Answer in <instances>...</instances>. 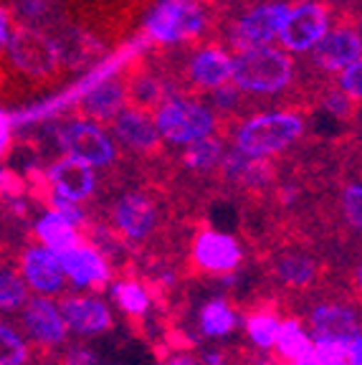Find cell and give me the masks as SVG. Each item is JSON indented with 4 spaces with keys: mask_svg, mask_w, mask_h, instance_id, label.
Listing matches in <instances>:
<instances>
[{
    "mask_svg": "<svg viewBox=\"0 0 362 365\" xmlns=\"http://www.w3.org/2000/svg\"><path fill=\"white\" fill-rule=\"evenodd\" d=\"M218 18L205 0H162L148 16L145 31L155 46L198 43L203 38L213 43Z\"/></svg>",
    "mask_w": 362,
    "mask_h": 365,
    "instance_id": "1",
    "label": "cell"
},
{
    "mask_svg": "<svg viewBox=\"0 0 362 365\" xmlns=\"http://www.w3.org/2000/svg\"><path fill=\"white\" fill-rule=\"evenodd\" d=\"M296 61L284 48L256 46L231 56V81L256 97H279L291 86Z\"/></svg>",
    "mask_w": 362,
    "mask_h": 365,
    "instance_id": "2",
    "label": "cell"
},
{
    "mask_svg": "<svg viewBox=\"0 0 362 365\" xmlns=\"http://www.w3.org/2000/svg\"><path fill=\"white\" fill-rule=\"evenodd\" d=\"M233 135H236L233 148L249 158H274L279 153H286L304 135V120L294 109L259 112L238 122Z\"/></svg>",
    "mask_w": 362,
    "mask_h": 365,
    "instance_id": "3",
    "label": "cell"
},
{
    "mask_svg": "<svg viewBox=\"0 0 362 365\" xmlns=\"http://www.w3.org/2000/svg\"><path fill=\"white\" fill-rule=\"evenodd\" d=\"M125 241L148 246L162 239V200L152 190H125L109 205V223Z\"/></svg>",
    "mask_w": 362,
    "mask_h": 365,
    "instance_id": "4",
    "label": "cell"
},
{
    "mask_svg": "<svg viewBox=\"0 0 362 365\" xmlns=\"http://www.w3.org/2000/svg\"><path fill=\"white\" fill-rule=\"evenodd\" d=\"M3 51L8 56V66L21 79H29L31 84H48V81H58L63 76L56 46H53L51 36L43 31L13 26L11 38Z\"/></svg>",
    "mask_w": 362,
    "mask_h": 365,
    "instance_id": "5",
    "label": "cell"
},
{
    "mask_svg": "<svg viewBox=\"0 0 362 365\" xmlns=\"http://www.w3.org/2000/svg\"><path fill=\"white\" fill-rule=\"evenodd\" d=\"M155 125L165 143L185 148L200 137L215 135V114L192 97H172L160 104L155 112Z\"/></svg>",
    "mask_w": 362,
    "mask_h": 365,
    "instance_id": "6",
    "label": "cell"
},
{
    "mask_svg": "<svg viewBox=\"0 0 362 365\" xmlns=\"http://www.w3.org/2000/svg\"><path fill=\"white\" fill-rule=\"evenodd\" d=\"M58 143H61L63 155L89 168H112L117 160L114 137L99 122L84 120L76 114L58 120Z\"/></svg>",
    "mask_w": 362,
    "mask_h": 365,
    "instance_id": "7",
    "label": "cell"
},
{
    "mask_svg": "<svg viewBox=\"0 0 362 365\" xmlns=\"http://www.w3.org/2000/svg\"><path fill=\"white\" fill-rule=\"evenodd\" d=\"M51 41L56 46L58 63L63 71L79 74V71H89V68H99L107 63L109 58V43L96 36L91 29H86L79 21H66L51 31Z\"/></svg>",
    "mask_w": 362,
    "mask_h": 365,
    "instance_id": "8",
    "label": "cell"
},
{
    "mask_svg": "<svg viewBox=\"0 0 362 365\" xmlns=\"http://www.w3.org/2000/svg\"><path fill=\"white\" fill-rule=\"evenodd\" d=\"M332 18V6H327L324 0H304L299 6L289 8L286 21L276 38L281 41L284 51L306 53L329 31Z\"/></svg>",
    "mask_w": 362,
    "mask_h": 365,
    "instance_id": "9",
    "label": "cell"
},
{
    "mask_svg": "<svg viewBox=\"0 0 362 365\" xmlns=\"http://www.w3.org/2000/svg\"><path fill=\"white\" fill-rule=\"evenodd\" d=\"M306 53H309V66L327 76L340 74L345 66L360 61V29H357V21H332L327 34Z\"/></svg>",
    "mask_w": 362,
    "mask_h": 365,
    "instance_id": "10",
    "label": "cell"
},
{
    "mask_svg": "<svg viewBox=\"0 0 362 365\" xmlns=\"http://www.w3.org/2000/svg\"><path fill=\"white\" fill-rule=\"evenodd\" d=\"M244 262V249L231 234L200 228L192 239V264L210 277H228Z\"/></svg>",
    "mask_w": 362,
    "mask_h": 365,
    "instance_id": "11",
    "label": "cell"
},
{
    "mask_svg": "<svg viewBox=\"0 0 362 365\" xmlns=\"http://www.w3.org/2000/svg\"><path fill=\"white\" fill-rule=\"evenodd\" d=\"M109 125H112V137L130 153L140 155V158L162 155V137H160L152 114L122 107Z\"/></svg>",
    "mask_w": 362,
    "mask_h": 365,
    "instance_id": "12",
    "label": "cell"
},
{
    "mask_svg": "<svg viewBox=\"0 0 362 365\" xmlns=\"http://www.w3.org/2000/svg\"><path fill=\"white\" fill-rule=\"evenodd\" d=\"M21 322L33 342L41 348H58L66 342L68 327L61 317V309L46 294L29 297L21 307Z\"/></svg>",
    "mask_w": 362,
    "mask_h": 365,
    "instance_id": "13",
    "label": "cell"
},
{
    "mask_svg": "<svg viewBox=\"0 0 362 365\" xmlns=\"http://www.w3.org/2000/svg\"><path fill=\"white\" fill-rule=\"evenodd\" d=\"M231 81V53L218 43L192 46L185 63L187 91H208Z\"/></svg>",
    "mask_w": 362,
    "mask_h": 365,
    "instance_id": "14",
    "label": "cell"
},
{
    "mask_svg": "<svg viewBox=\"0 0 362 365\" xmlns=\"http://www.w3.org/2000/svg\"><path fill=\"white\" fill-rule=\"evenodd\" d=\"M56 259L63 269V277H68L76 287L104 289L112 279V269H109L107 259L86 241H76L74 246L58 251Z\"/></svg>",
    "mask_w": 362,
    "mask_h": 365,
    "instance_id": "15",
    "label": "cell"
},
{
    "mask_svg": "<svg viewBox=\"0 0 362 365\" xmlns=\"http://www.w3.org/2000/svg\"><path fill=\"white\" fill-rule=\"evenodd\" d=\"M58 309H61V317L68 330L81 337L107 335L114 327V317L109 304L102 302V299H96V297H86V294L63 297Z\"/></svg>",
    "mask_w": 362,
    "mask_h": 365,
    "instance_id": "16",
    "label": "cell"
},
{
    "mask_svg": "<svg viewBox=\"0 0 362 365\" xmlns=\"http://www.w3.org/2000/svg\"><path fill=\"white\" fill-rule=\"evenodd\" d=\"M46 180H48V188L53 193L63 195V198L79 200V203L91 200L96 195V188H99L94 168L84 165V163L68 158V155H61L53 163H48Z\"/></svg>",
    "mask_w": 362,
    "mask_h": 365,
    "instance_id": "17",
    "label": "cell"
},
{
    "mask_svg": "<svg viewBox=\"0 0 362 365\" xmlns=\"http://www.w3.org/2000/svg\"><path fill=\"white\" fill-rule=\"evenodd\" d=\"M21 277L29 284V289L38 294H58L63 289V269L58 264L56 254L48 251L46 246H31L21 254Z\"/></svg>",
    "mask_w": 362,
    "mask_h": 365,
    "instance_id": "18",
    "label": "cell"
},
{
    "mask_svg": "<svg viewBox=\"0 0 362 365\" xmlns=\"http://www.w3.org/2000/svg\"><path fill=\"white\" fill-rule=\"evenodd\" d=\"M13 21L26 29L51 34L56 26L71 21V0H8Z\"/></svg>",
    "mask_w": 362,
    "mask_h": 365,
    "instance_id": "19",
    "label": "cell"
},
{
    "mask_svg": "<svg viewBox=\"0 0 362 365\" xmlns=\"http://www.w3.org/2000/svg\"><path fill=\"white\" fill-rule=\"evenodd\" d=\"M311 340H350L360 332L357 312L340 302H322L311 309Z\"/></svg>",
    "mask_w": 362,
    "mask_h": 365,
    "instance_id": "20",
    "label": "cell"
},
{
    "mask_svg": "<svg viewBox=\"0 0 362 365\" xmlns=\"http://www.w3.org/2000/svg\"><path fill=\"white\" fill-rule=\"evenodd\" d=\"M274 277L281 282L286 289H309L319 279V262L311 254L301 249H284L274 257L272 267Z\"/></svg>",
    "mask_w": 362,
    "mask_h": 365,
    "instance_id": "21",
    "label": "cell"
},
{
    "mask_svg": "<svg viewBox=\"0 0 362 365\" xmlns=\"http://www.w3.org/2000/svg\"><path fill=\"white\" fill-rule=\"evenodd\" d=\"M223 153H226L223 137L218 135L200 137L195 143L185 145L180 165L187 173H192V175H215V170H218V165H221L223 160Z\"/></svg>",
    "mask_w": 362,
    "mask_h": 365,
    "instance_id": "22",
    "label": "cell"
},
{
    "mask_svg": "<svg viewBox=\"0 0 362 365\" xmlns=\"http://www.w3.org/2000/svg\"><path fill=\"white\" fill-rule=\"evenodd\" d=\"M33 234H36V239L41 241V246H46V249L53 251V254H58V251L68 249V246H74L76 241H81L79 228L71 226V223H68L61 213L53 211V208L46 211L43 216H38V221H36V226H33Z\"/></svg>",
    "mask_w": 362,
    "mask_h": 365,
    "instance_id": "23",
    "label": "cell"
},
{
    "mask_svg": "<svg viewBox=\"0 0 362 365\" xmlns=\"http://www.w3.org/2000/svg\"><path fill=\"white\" fill-rule=\"evenodd\" d=\"M112 297L127 317L145 319L152 309V292L135 277H122L112 284Z\"/></svg>",
    "mask_w": 362,
    "mask_h": 365,
    "instance_id": "24",
    "label": "cell"
},
{
    "mask_svg": "<svg viewBox=\"0 0 362 365\" xmlns=\"http://www.w3.org/2000/svg\"><path fill=\"white\" fill-rule=\"evenodd\" d=\"M274 345H276L279 355L284 360L294 363V360L306 358L311 353V335L301 327V322L296 317H286L279 322Z\"/></svg>",
    "mask_w": 362,
    "mask_h": 365,
    "instance_id": "25",
    "label": "cell"
},
{
    "mask_svg": "<svg viewBox=\"0 0 362 365\" xmlns=\"http://www.w3.org/2000/svg\"><path fill=\"white\" fill-rule=\"evenodd\" d=\"M198 327L205 337H228L236 330V312L226 299H210L200 307Z\"/></svg>",
    "mask_w": 362,
    "mask_h": 365,
    "instance_id": "26",
    "label": "cell"
},
{
    "mask_svg": "<svg viewBox=\"0 0 362 365\" xmlns=\"http://www.w3.org/2000/svg\"><path fill=\"white\" fill-rule=\"evenodd\" d=\"M281 319L276 317V312H269L264 307H254L246 314V332H249L251 342H254L259 350L274 348V340H276V330Z\"/></svg>",
    "mask_w": 362,
    "mask_h": 365,
    "instance_id": "27",
    "label": "cell"
},
{
    "mask_svg": "<svg viewBox=\"0 0 362 365\" xmlns=\"http://www.w3.org/2000/svg\"><path fill=\"white\" fill-rule=\"evenodd\" d=\"M29 299V284L23 282L21 272L0 267V312H18Z\"/></svg>",
    "mask_w": 362,
    "mask_h": 365,
    "instance_id": "28",
    "label": "cell"
},
{
    "mask_svg": "<svg viewBox=\"0 0 362 365\" xmlns=\"http://www.w3.org/2000/svg\"><path fill=\"white\" fill-rule=\"evenodd\" d=\"M31 348L23 335L8 322H0V365H29Z\"/></svg>",
    "mask_w": 362,
    "mask_h": 365,
    "instance_id": "29",
    "label": "cell"
},
{
    "mask_svg": "<svg viewBox=\"0 0 362 365\" xmlns=\"http://www.w3.org/2000/svg\"><path fill=\"white\" fill-rule=\"evenodd\" d=\"M311 358L317 365H350L347 340H311Z\"/></svg>",
    "mask_w": 362,
    "mask_h": 365,
    "instance_id": "30",
    "label": "cell"
},
{
    "mask_svg": "<svg viewBox=\"0 0 362 365\" xmlns=\"http://www.w3.org/2000/svg\"><path fill=\"white\" fill-rule=\"evenodd\" d=\"M362 190L360 182H350L345 190H342V216H345L347 226H352L357 231L362 223Z\"/></svg>",
    "mask_w": 362,
    "mask_h": 365,
    "instance_id": "31",
    "label": "cell"
},
{
    "mask_svg": "<svg viewBox=\"0 0 362 365\" xmlns=\"http://www.w3.org/2000/svg\"><path fill=\"white\" fill-rule=\"evenodd\" d=\"M58 365H107L102 358V353H96L94 348H89V345H68L66 350H63V358Z\"/></svg>",
    "mask_w": 362,
    "mask_h": 365,
    "instance_id": "32",
    "label": "cell"
},
{
    "mask_svg": "<svg viewBox=\"0 0 362 365\" xmlns=\"http://www.w3.org/2000/svg\"><path fill=\"white\" fill-rule=\"evenodd\" d=\"M360 76H362V66L360 61L350 63L340 71V79H337V86L345 91L347 97L357 99L360 102V94H362V84H360Z\"/></svg>",
    "mask_w": 362,
    "mask_h": 365,
    "instance_id": "33",
    "label": "cell"
},
{
    "mask_svg": "<svg viewBox=\"0 0 362 365\" xmlns=\"http://www.w3.org/2000/svg\"><path fill=\"white\" fill-rule=\"evenodd\" d=\"M13 26H16V21H13L11 11H8V6H3V3H0V51L6 48L8 38H11Z\"/></svg>",
    "mask_w": 362,
    "mask_h": 365,
    "instance_id": "34",
    "label": "cell"
},
{
    "mask_svg": "<svg viewBox=\"0 0 362 365\" xmlns=\"http://www.w3.org/2000/svg\"><path fill=\"white\" fill-rule=\"evenodd\" d=\"M11 143H13V130H11V122H8V114L3 112L0 114V158H6Z\"/></svg>",
    "mask_w": 362,
    "mask_h": 365,
    "instance_id": "35",
    "label": "cell"
},
{
    "mask_svg": "<svg viewBox=\"0 0 362 365\" xmlns=\"http://www.w3.org/2000/svg\"><path fill=\"white\" fill-rule=\"evenodd\" d=\"M162 365H200L198 358H192L190 353H175L170 358H165Z\"/></svg>",
    "mask_w": 362,
    "mask_h": 365,
    "instance_id": "36",
    "label": "cell"
},
{
    "mask_svg": "<svg viewBox=\"0 0 362 365\" xmlns=\"http://www.w3.org/2000/svg\"><path fill=\"white\" fill-rule=\"evenodd\" d=\"M291 365H317V360L311 358V355H306V358H299V360H294Z\"/></svg>",
    "mask_w": 362,
    "mask_h": 365,
    "instance_id": "37",
    "label": "cell"
},
{
    "mask_svg": "<svg viewBox=\"0 0 362 365\" xmlns=\"http://www.w3.org/2000/svg\"><path fill=\"white\" fill-rule=\"evenodd\" d=\"M0 114H3V107H0Z\"/></svg>",
    "mask_w": 362,
    "mask_h": 365,
    "instance_id": "38",
    "label": "cell"
}]
</instances>
